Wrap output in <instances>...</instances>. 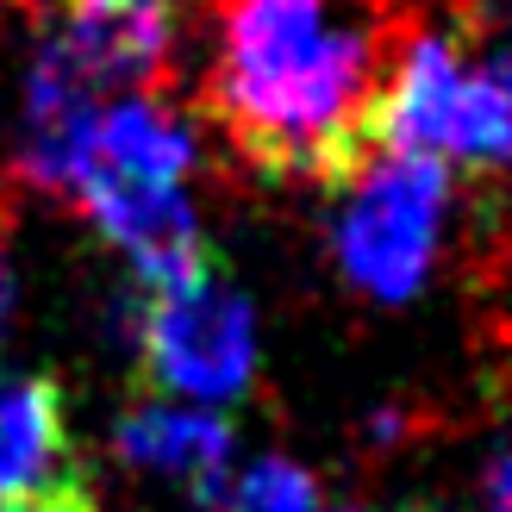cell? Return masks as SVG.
<instances>
[{
  "instance_id": "6da1fadb",
  "label": "cell",
  "mask_w": 512,
  "mask_h": 512,
  "mask_svg": "<svg viewBox=\"0 0 512 512\" xmlns=\"http://www.w3.org/2000/svg\"><path fill=\"white\" fill-rule=\"evenodd\" d=\"M388 44L394 25L369 7L338 19L331 0H219L207 107L263 175L344 188L375 157Z\"/></svg>"
},
{
  "instance_id": "7a4b0ae2",
  "label": "cell",
  "mask_w": 512,
  "mask_h": 512,
  "mask_svg": "<svg viewBox=\"0 0 512 512\" xmlns=\"http://www.w3.org/2000/svg\"><path fill=\"white\" fill-rule=\"evenodd\" d=\"M450 219V175L431 157L381 150L344 182V207L331 225V256L356 294L413 300L425 288Z\"/></svg>"
},
{
  "instance_id": "3957f363",
  "label": "cell",
  "mask_w": 512,
  "mask_h": 512,
  "mask_svg": "<svg viewBox=\"0 0 512 512\" xmlns=\"http://www.w3.org/2000/svg\"><path fill=\"white\" fill-rule=\"evenodd\" d=\"M138 363L163 400L232 406L256 381V313L213 263L182 281L144 288L138 306Z\"/></svg>"
},
{
  "instance_id": "277c9868",
  "label": "cell",
  "mask_w": 512,
  "mask_h": 512,
  "mask_svg": "<svg viewBox=\"0 0 512 512\" xmlns=\"http://www.w3.org/2000/svg\"><path fill=\"white\" fill-rule=\"evenodd\" d=\"M100 94H144L175 63V25L163 0H69V13L44 32Z\"/></svg>"
},
{
  "instance_id": "5b68a950",
  "label": "cell",
  "mask_w": 512,
  "mask_h": 512,
  "mask_svg": "<svg viewBox=\"0 0 512 512\" xmlns=\"http://www.w3.org/2000/svg\"><path fill=\"white\" fill-rule=\"evenodd\" d=\"M194 163H200V144L182 113H169L150 94H113L94 113L69 200L100 194V188H188Z\"/></svg>"
},
{
  "instance_id": "8992f818",
  "label": "cell",
  "mask_w": 512,
  "mask_h": 512,
  "mask_svg": "<svg viewBox=\"0 0 512 512\" xmlns=\"http://www.w3.org/2000/svg\"><path fill=\"white\" fill-rule=\"evenodd\" d=\"M113 450L132 469L169 475L207 500H219L225 475H232V425L213 406H188V400H150L138 413H125L113 425Z\"/></svg>"
},
{
  "instance_id": "52a82bcc",
  "label": "cell",
  "mask_w": 512,
  "mask_h": 512,
  "mask_svg": "<svg viewBox=\"0 0 512 512\" xmlns=\"http://www.w3.org/2000/svg\"><path fill=\"white\" fill-rule=\"evenodd\" d=\"M82 481L69 469V406L50 375L0 369V500L50 494Z\"/></svg>"
},
{
  "instance_id": "ba28073f",
  "label": "cell",
  "mask_w": 512,
  "mask_h": 512,
  "mask_svg": "<svg viewBox=\"0 0 512 512\" xmlns=\"http://www.w3.org/2000/svg\"><path fill=\"white\" fill-rule=\"evenodd\" d=\"M444 163L512 169V50H494L488 63H463Z\"/></svg>"
},
{
  "instance_id": "9c48e42d",
  "label": "cell",
  "mask_w": 512,
  "mask_h": 512,
  "mask_svg": "<svg viewBox=\"0 0 512 512\" xmlns=\"http://www.w3.org/2000/svg\"><path fill=\"white\" fill-rule=\"evenodd\" d=\"M219 512H325L319 488L300 463H281V456H263L238 475H225V488L213 500Z\"/></svg>"
},
{
  "instance_id": "30bf717a",
  "label": "cell",
  "mask_w": 512,
  "mask_h": 512,
  "mask_svg": "<svg viewBox=\"0 0 512 512\" xmlns=\"http://www.w3.org/2000/svg\"><path fill=\"white\" fill-rule=\"evenodd\" d=\"M0 512H94V494L82 488V481H69V488H50V494L0 500Z\"/></svg>"
},
{
  "instance_id": "8fae6325",
  "label": "cell",
  "mask_w": 512,
  "mask_h": 512,
  "mask_svg": "<svg viewBox=\"0 0 512 512\" xmlns=\"http://www.w3.org/2000/svg\"><path fill=\"white\" fill-rule=\"evenodd\" d=\"M488 512H512V450H500L494 463H488Z\"/></svg>"
},
{
  "instance_id": "7c38bea8",
  "label": "cell",
  "mask_w": 512,
  "mask_h": 512,
  "mask_svg": "<svg viewBox=\"0 0 512 512\" xmlns=\"http://www.w3.org/2000/svg\"><path fill=\"white\" fill-rule=\"evenodd\" d=\"M13 313H19V281H13V269H7V256H0V338H7Z\"/></svg>"
},
{
  "instance_id": "4fadbf2b",
  "label": "cell",
  "mask_w": 512,
  "mask_h": 512,
  "mask_svg": "<svg viewBox=\"0 0 512 512\" xmlns=\"http://www.w3.org/2000/svg\"><path fill=\"white\" fill-rule=\"evenodd\" d=\"M344 512H363V506H344Z\"/></svg>"
}]
</instances>
